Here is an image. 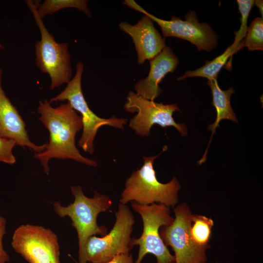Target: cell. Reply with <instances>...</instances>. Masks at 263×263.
Wrapping results in <instances>:
<instances>
[{
    "label": "cell",
    "mask_w": 263,
    "mask_h": 263,
    "mask_svg": "<svg viewBox=\"0 0 263 263\" xmlns=\"http://www.w3.org/2000/svg\"><path fill=\"white\" fill-rule=\"evenodd\" d=\"M115 215V223L109 233L88 238L82 253L78 255V263H105L132 249V234L135 223L132 213L127 205L119 203Z\"/></svg>",
    "instance_id": "cell-4"
},
{
    "label": "cell",
    "mask_w": 263,
    "mask_h": 263,
    "mask_svg": "<svg viewBox=\"0 0 263 263\" xmlns=\"http://www.w3.org/2000/svg\"><path fill=\"white\" fill-rule=\"evenodd\" d=\"M76 263H78V262H76Z\"/></svg>",
    "instance_id": "cell-28"
},
{
    "label": "cell",
    "mask_w": 263,
    "mask_h": 263,
    "mask_svg": "<svg viewBox=\"0 0 263 263\" xmlns=\"http://www.w3.org/2000/svg\"><path fill=\"white\" fill-rule=\"evenodd\" d=\"M124 105L126 111L137 114L131 119L129 127L135 133L142 137L150 134L152 126L158 124L162 128L172 126L182 136L188 134L187 127L184 124L176 123L172 117L173 113L180 110L176 104H164L148 100L131 91L127 96Z\"/></svg>",
    "instance_id": "cell-10"
},
{
    "label": "cell",
    "mask_w": 263,
    "mask_h": 263,
    "mask_svg": "<svg viewBox=\"0 0 263 263\" xmlns=\"http://www.w3.org/2000/svg\"><path fill=\"white\" fill-rule=\"evenodd\" d=\"M263 0H255L254 4L258 8L260 12V13L262 14V17H263Z\"/></svg>",
    "instance_id": "cell-24"
},
{
    "label": "cell",
    "mask_w": 263,
    "mask_h": 263,
    "mask_svg": "<svg viewBox=\"0 0 263 263\" xmlns=\"http://www.w3.org/2000/svg\"><path fill=\"white\" fill-rule=\"evenodd\" d=\"M39 120L49 132V140L44 151L36 153L45 172L48 175L49 161L52 158L72 159L91 167L97 162L83 156L75 145V137L83 128L81 116L69 102L54 108L47 100L40 101L38 108Z\"/></svg>",
    "instance_id": "cell-1"
},
{
    "label": "cell",
    "mask_w": 263,
    "mask_h": 263,
    "mask_svg": "<svg viewBox=\"0 0 263 263\" xmlns=\"http://www.w3.org/2000/svg\"><path fill=\"white\" fill-rule=\"evenodd\" d=\"M167 148L165 146L156 156L143 157L142 166L127 179L119 203L127 205L133 202L142 205L156 203L169 208L178 203L181 186L177 178L173 177L169 182L162 183L158 181L153 168L155 159Z\"/></svg>",
    "instance_id": "cell-2"
},
{
    "label": "cell",
    "mask_w": 263,
    "mask_h": 263,
    "mask_svg": "<svg viewBox=\"0 0 263 263\" xmlns=\"http://www.w3.org/2000/svg\"><path fill=\"white\" fill-rule=\"evenodd\" d=\"M123 3L130 8L148 16L161 28L163 36L176 37L187 40L195 45L198 51H211L217 45L218 36L211 27L206 23H199L196 13L190 11L186 16V20L172 17L167 20L157 18L148 13L134 0H126Z\"/></svg>",
    "instance_id": "cell-9"
},
{
    "label": "cell",
    "mask_w": 263,
    "mask_h": 263,
    "mask_svg": "<svg viewBox=\"0 0 263 263\" xmlns=\"http://www.w3.org/2000/svg\"><path fill=\"white\" fill-rule=\"evenodd\" d=\"M6 225L5 218L0 216V263H7L10 261V257L4 250L2 244V239L6 233Z\"/></svg>",
    "instance_id": "cell-22"
},
{
    "label": "cell",
    "mask_w": 263,
    "mask_h": 263,
    "mask_svg": "<svg viewBox=\"0 0 263 263\" xmlns=\"http://www.w3.org/2000/svg\"><path fill=\"white\" fill-rule=\"evenodd\" d=\"M239 11L241 15V26L237 32H235V38L233 42L235 44H239L244 38L247 30V19L255 0H237Z\"/></svg>",
    "instance_id": "cell-20"
},
{
    "label": "cell",
    "mask_w": 263,
    "mask_h": 263,
    "mask_svg": "<svg viewBox=\"0 0 263 263\" xmlns=\"http://www.w3.org/2000/svg\"><path fill=\"white\" fill-rule=\"evenodd\" d=\"M83 64L77 63L76 72L65 89L56 96L52 98L49 102L67 100L72 108L80 113L83 124V132L78 141V146L90 154L94 151V141L98 130L103 126L108 125L123 130L128 119L111 118H102L96 115L89 107L84 97L81 88V78Z\"/></svg>",
    "instance_id": "cell-7"
},
{
    "label": "cell",
    "mask_w": 263,
    "mask_h": 263,
    "mask_svg": "<svg viewBox=\"0 0 263 263\" xmlns=\"http://www.w3.org/2000/svg\"><path fill=\"white\" fill-rule=\"evenodd\" d=\"M58 241L50 229L26 224L15 230L11 245L29 263H61Z\"/></svg>",
    "instance_id": "cell-11"
},
{
    "label": "cell",
    "mask_w": 263,
    "mask_h": 263,
    "mask_svg": "<svg viewBox=\"0 0 263 263\" xmlns=\"http://www.w3.org/2000/svg\"><path fill=\"white\" fill-rule=\"evenodd\" d=\"M150 70L145 78L139 80L134 86L136 94L148 100L153 101L162 92L159 86L165 76L172 73L179 60L172 49L166 46L162 51L150 60Z\"/></svg>",
    "instance_id": "cell-14"
},
{
    "label": "cell",
    "mask_w": 263,
    "mask_h": 263,
    "mask_svg": "<svg viewBox=\"0 0 263 263\" xmlns=\"http://www.w3.org/2000/svg\"><path fill=\"white\" fill-rule=\"evenodd\" d=\"M215 263H218V262H216Z\"/></svg>",
    "instance_id": "cell-27"
},
{
    "label": "cell",
    "mask_w": 263,
    "mask_h": 263,
    "mask_svg": "<svg viewBox=\"0 0 263 263\" xmlns=\"http://www.w3.org/2000/svg\"><path fill=\"white\" fill-rule=\"evenodd\" d=\"M132 209L141 217L143 231L138 238H133V246L138 245L139 251L134 263H141L148 254L156 258L155 263H171L175 261L174 255L169 250L162 240L159 230L161 227L171 224L173 220L169 208L160 204L142 205L131 202Z\"/></svg>",
    "instance_id": "cell-6"
},
{
    "label": "cell",
    "mask_w": 263,
    "mask_h": 263,
    "mask_svg": "<svg viewBox=\"0 0 263 263\" xmlns=\"http://www.w3.org/2000/svg\"><path fill=\"white\" fill-rule=\"evenodd\" d=\"M173 212V222L161 227L159 233L165 244L174 251L175 263H206V251L210 246H201L193 241L190 231L192 213L189 207L181 203Z\"/></svg>",
    "instance_id": "cell-8"
},
{
    "label": "cell",
    "mask_w": 263,
    "mask_h": 263,
    "mask_svg": "<svg viewBox=\"0 0 263 263\" xmlns=\"http://www.w3.org/2000/svg\"><path fill=\"white\" fill-rule=\"evenodd\" d=\"M25 3L31 11L41 35L35 44L36 62L40 71L50 77L52 90L71 80L72 69L67 43H59L45 26L37 11L38 1L27 0Z\"/></svg>",
    "instance_id": "cell-5"
},
{
    "label": "cell",
    "mask_w": 263,
    "mask_h": 263,
    "mask_svg": "<svg viewBox=\"0 0 263 263\" xmlns=\"http://www.w3.org/2000/svg\"><path fill=\"white\" fill-rule=\"evenodd\" d=\"M213 225L214 222L211 218L192 214L190 231L194 242L201 246H210L208 243L211 238Z\"/></svg>",
    "instance_id": "cell-18"
},
{
    "label": "cell",
    "mask_w": 263,
    "mask_h": 263,
    "mask_svg": "<svg viewBox=\"0 0 263 263\" xmlns=\"http://www.w3.org/2000/svg\"><path fill=\"white\" fill-rule=\"evenodd\" d=\"M3 48V47L2 45L0 42V50L2 49Z\"/></svg>",
    "instance_id": "cell-25"
},
{
    "label": "cell",
    "mask_w": 263,
    "mask_h": 263,
    "mask_svg": "<svg viewBox=\"0 0 263 263\" xmlns=\"http://www.w3.org/2000/svg\"><path fill=\"white\" fill-rule=\"evenodd\" d=\"M119 27L132 39L139 65L153 58L166 46L164 39L154 27L153 21L146 15L134 25L122 21Z\"/></svg>",
    "instance_id": "cell-12"
},
{
    "label": "cell",
    "mask_w": 263,
    "mask_h": 263,
    "mask_svg": "<svg viewBox=\"0 0 263 263\" xmlns=\"http://www.w3.org/2000/svg\"><path fill=\"white\" fill-rule=\"evenodd\" d=\"M175 263V261L173 262H172V263Z\"/></svg>",
    "instance_id": "cell-26"
},
{
    "label": "cell",
    "mask_w": 263,
    "mask_h": 263,
    "mask_svg": "<svg viewBox=\"0 0 263 263\" xmlns=\"http://www.w3.org/2000/svg\"><path fill=\"white\" fill-rule=\"evenodd\" d=\"M238 45L239 44L233 43L221 55L212 60L206 61L205 64L201 67L195 70L186 71L183 75L178 77L177 80H181L188 77H205L210 81L217 79L219 72L225 64L229 57L238 52Z\"/></svg>",
    "instance_id": "cell-16"
},
{
    "label": "cell",
    "mask_w": 263,
    "mask_h": 263,
    "mask_svg": "<svg viewBox=\"0 0 263 263\" xmlns=\"http://www.w3.org/2000/svg\"><path fill=\"white\" fill-rule=\"evenodd\" d=\"M16 145L14 141L0 136V162L11 165L15 163L12 150Z\"/></svg>",
    "instance_id": "cell-21"
},
{
    "label": "cell",
    "mask_w": 263,
    "mask_h": 263,
    "mask_svg": "<svg viewBox=\"0 0 263 263\" xmlns=\"http://www.w3.org/2000/svg\"><path fill=\"white\" fill-rule=\"evenodd\" d=\"M87 3L88 0H45L41 4L38 1L37 11L42 19L45 16L53 14L62 9L74 8L91 17L92 14Z\"/></svg>",
    "instance_id": "cell-17"
},
{
    "label": "cell",
    "mask_w": 263,
    "mask_h": 263,
    "mask_svg": "<svg viewBox=\"0 0 263 263\" xmlns=\"http://www.w3.org/2000/svg\"><path fill=\"white\" fill-rule=\"evenodd\" d=\"M105 263H134L132 254L130 252L118 254Z\"/></svg>",
    "instance_id": "cell-23"
},
{
    "label": "cell",
    "mask_w": 263,
    "mask_h": 263,
    "mask_svg": "<svg viewBox=\"0 0 263 263\" xmlns=\"http://www.w3.org/2000/svg\"><path fill=\"white\" fill-rule=\"evenodd\" d=\"M244 38L239 43L237 50L246 47L249 51L263 50V19L257 17L247 28Z\"/></svg>",
    "instance_id": "cell-19"
},
{
    "label": "cell",
    "mask_w": 263,
    "mask_h": 263,
    "mask_svg": "<svg viewBox=\"0 0 263 263\" xmlns=\"http://www.w3.org/2000/svg\"><path fill=\"white\" fill-rule=\"evenodd\" d=\"M2 75L0 66V136L11 139L16 145L27 147L36 153L44 151L46 144L37 145L30 141L23 120L2 88Z\"/></svg>",
    "instance_id": "cell-13"
},
{
    "label": "cell",
    "mask_w": 263,
    "mask_h": 263,
    "mask_svg": "<svg viewBox=\"0 0 263 263\" xmlns=\"http://www.w3.org/2000/svg\"><path fill=\"white\" fill-rule=\"evenodd\" d=\"M207 84L210 87L212 94V105L216 111V118L214 122L208 125V129L212 132L209 144L202 158L198 163L201 165L207 159V153L212 137L216 128L219 127V123L225 119L231 120L235 123L238 121L230 104V97L235 92L233 87L227 90H222L219 86L217 80H208Z\"/></svg>",
    "instance_id": "cell-15"
},
{
    "label": "cell",
    "mask_w": 263,
    "mask_h": 263,
    "mask_svg": "<svg viewBox=\"0 0 263 263\" xmlns=\"http://www.w3.org/2000/svg\"><path fill=\"white\" fill-rule=\"evenodd\" d=\"M74 201L66 207L59 202L53 204L56 214L61 218L68 216L72 225L75 229L78 240V255H81L89 238L99 234L103 236L107 233V227L99 225L97 223L98 215L110 209L113 202L107 195L94 191L92 198L85 196L79 186L71 187Z\"/></svg>",
    "instance_id": "cell-3"
}]
</instances>
